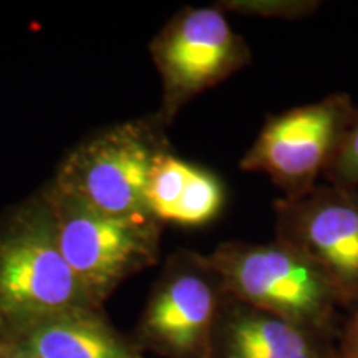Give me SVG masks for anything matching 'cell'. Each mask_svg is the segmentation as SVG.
Masks as SVG:
<instances>
[{"mask_svg": "<svg viewBox=\"0 0 358 358\" xmlns=\"http://www.w3.org/2000/svg\"><path fill=\"white\" fill-rule=\"evenodd\" d=\"M96 307L58 244L43 189L0 219V337L48 317Z\"/></svg>", "mask_w": 358, "mask_h": 358, "instance_id": "6da1fadb", "label": "cell"}, {"mask_svg": "<svg viewBox=\"0 0 358 358\" xmlns=\"http://www.w3.org/2000/svg\"><path fill=\"white\" fill-rule=\"evenodd\" d=\"M60 250L90 299L105 308L110 295L158 256V221L151 214L111 216L53 187H43Z\"/></svg>", "mask_w": 358, "mask_h": 358, "instance_id": "7a4b0ae2", "label": "cell"}, {"mask_svg": "<svg viewBox=\"0 0 358 358\" xmlns=\"http://www.w3.org/2000/svg\"><path fill=\"white\" fill-rule=\"evenodd\" d=\"M150 128L129 122L101 129L78 143L58 166L53 187L80 203L111 214H150L145 192L161 148Z\"/></svg>", "mask_w": 358, "mask_h": 358, "instance_id": "3957f363", "label": "cell"}, {"mask_svg": "<svg viewBox=\"0 0 358 358\" xmlns=\"http://www.w3.org/2000/svg\"><path fill=\"white\" fill-rule=\"evenodd\" d=\"M201 261L229 292L294 325L320 319L325 310L324 275L289 250L227 245Z\"/></svg>", "mask_w": 358, "mask_h": 358, "instance_id": "277c9868", "label": "cell"}, {"mask_svg": "<svg viewBox=\"0 0 358 358\" xmlns=\"http://www.w3.org/2000/svg\"><path fill=\"white\" fill-rule=\"evenodd\" d=\"M151 52L163 78L168 115L216 85L239 60L236 35L216 8L181 12L156 37Z\"/></svg>", "mask_w": 358, "mask_h": 358, "instance_id": "5b68a950", "label": "cell"}, {"mask_svg": "<svg viewBox=\"0 0 358 358\" xmlns=\"http://www.w3.org/2000/svg\"><path fill=\"white\" fill-rule=\"evenodd\" d=\"M206 267L169 271L143 312L138 345L169 358H206L211 343L217 297Z\"/></svg>", "mask_w": 358, "mask_h": 358, "instance_id": "8992f818", "label": "cell"}, {"mask_svg": "<svg viewBox=\"0 0 358 358\" xmlns=\"http://www.w3.org/2000/svg\"><path fill=\"white\" fill-rule=\"evenodd\" d=\"M338 113L329 103L289 111L268 123L244 166L287 181L312 178L329 155Z\"/></svg>", "mask_w": 358, "mask_h": 358, "instance_id": "52a82bcc", "label": "cell"}, {"mask_svg": "<svg viewBox=\"0 0 358 358\" xmlns=\"http://www.w3.org/2000/svg\"><path fill=\"white\" fill-rule=\"evenodd\" d=\"M40 358H145L140 345L124 337L105 308H77L48 317L10 335Z\"/></svg>", "mask_w": 358, "mask_h": 358, "instance_id": "ba28073f", "label": "cell"}, {"mask_svg": "<svg viewBox=\"0 0 358 358\" xmlns=\"http://www.w3.org/2000/svg\"><path fill=\"white\" fill-rule=\"evenodd\" d=\"M224 358H313L297 325L279 317L243 313L222 330Z\"/></svg>", "mask_w": 358, "mask_h": 358, "instance_id": "9c48e42d", "label": "cell"}, {"mask_svg": "<svg viewBox=\"0 0 358 358\" xmlns=\"http://www.w3.org/2000/svg\"><path fill=\"white\" fill-rule=\"evenodd\" d=\"M306 239L312 254L343 282L358 280V209L330 203L307 219Z\"/></svg>", "mask_w": 358, "mask_h": 358, "instance_id": "30bf717a", "label": "cell"}, {"mask_svg": "<svg viewBox=\"0 0 358 358\" xmlns=\"http://www.w3.org/2000/svg\"><path fill=\"white\" fill-rule=\"evenodd\" d=\"M194 166L176 156L161 151L153 161L145 192L148 213L158 222H169L182 198Z\"/></svg>", "mask_w": 358, "mask_h": 358, "instance_id": "8fae6325", "label": "cell"}, {"mask_svg": "<svg viewBox=\"0 0 358 358\" xmlns=\"http://www.w3.org/2000/svg\"><path fill=\"white\" fill-rule=\"evenodd\" d=\"M224 192L216 176L204 169L196 168L192 171L182 198L174 209L169 222L181 226H201L216 217L222 208Z\"/></svg>", "mask_w": 358, "mask_h": 358, "instance_id": "7c38bea8", "label": "cell"}, {"mask_svg": "<svg viewBox=\"0 0 358 358\" xmlns=\"http://www.w3.org/2000/svg\"><path fill=\"white\" fill-rule=\"evenodd\" d=\"M338 169L347 181H358V127L353 129L342 148Z\"/></svg>", "mask_w": 358, "mask_h": 358, "instance_id": "4fadbf2b", "label": "cell"}, {"mask_svg": "<svg viewBox=\"0 0 358 358\" xmlns=\"http://www.w3.org/2000/svg\"><path fill=\"white\" fill-rule=\"evenodd\" d=\"M0 358H40L15 338L0 337Z\"/></svg>", "mask_w": 358, "mask_h": 358, "instance_id": "5bb4252c", "label": "cell"}, {"mask_svg": "<svg viewBox=\"0 0 358 358\" xmlns=\"http://www.w3.org/2000/svg\"><path fill=\"white\" fill-rule=\"evenodd\" d=\"M353 342H355V345H357V350H358V319H357L355 329H353Z\"/></svg>", "mask_w": 358, "mask_h": 358, "instance_id": "9a60e30c", "label": "cell"}]
</instances>
